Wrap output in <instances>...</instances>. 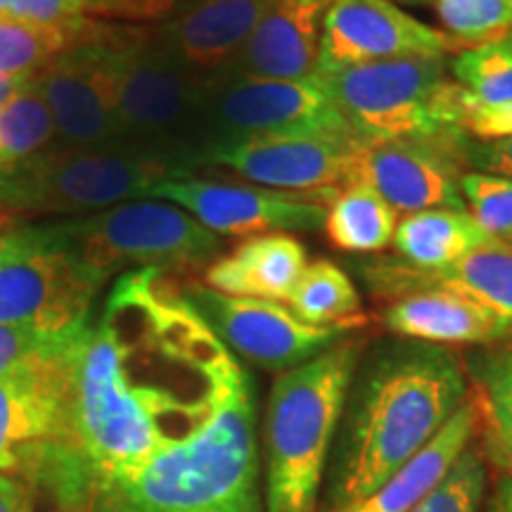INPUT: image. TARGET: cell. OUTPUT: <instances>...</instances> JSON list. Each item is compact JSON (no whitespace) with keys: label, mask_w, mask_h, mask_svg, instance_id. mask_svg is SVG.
Masks as SVG:
<instances>
[{"label":"cell","mask_w":512,"mask_h":512,"mask_svg":"<svg viewBox=\"0 0 512 512\" xmlns=\"http://www.w3.org/2000/svg\"><path fill=\"white\" fill-rule=\"evenodd\" d=\"M467 396L463 361L439 344H382L354 375L332 446L330 510L361 501L401 472Z\"/></svg>","instance_id":"6da1fadb"},{"label":"cell","mask_w":512,"mask_h":512,"mask_svg":"<svg viewBox=\"0 0 512 512\" xmlns=\"http://www.w3.org/2000/svg\"><path fill=\"white\" fill-rule=\"evenodd\" d=\"M76 512H266L254 389L240 366L214 413L136 475L95 486Z\"/></svg>","instance_id":"7a4b0ae2"},{"label":"cell","mask_w":512,"mask_h":512,"mask_svg":"<svg viewBox=\"0 0 512 512\" xmlns=\"http://www.w3.org/2000/svg\"><path fill=\"white\" fill-rule=\"evenodd\" d=\"M361 342L339 339L273 382L264 420L266 512H316Z\"/></svg>","instance_id":"3957f363"},{"label":"cell","mask_w":512,"mask_h":512,"mask_svg":"<svg viewBox=\"0 0 512 512\" xmlns=\"http://www.w3.org/2000/svg\"><path fill=\"white\" fill-rule=\"evenodd\" d=\"M192 174L174 152L136 145L48 147L0 171V211L15 221L76 216L147 197L166 178Z\"/></svg>","instance_id":"277c9868"},{"label":"cell","mask_w":512,"mask_h":512,"mask_svg":"<svg viewBox=\"0 0 512 512\" xmlns=\"http://www.w3.org/2000/svg\"><path fill=\"white\" fill-rule=\"evenodd\" d=\"M110 55L121 143L174 152L195 169L192 143L216 83L166 53L145 24L114 22Z\"/></svg>","instance_id":"5b68a950"},{"label":"cell","mask_w":512,"mask_h":512,"mask_svg":"<svg viewBox=\"0 0 512 512\" xmlns=\"http://www.w3.org/2000/svg\"><path fill=\"white\" fill-rule=\"evenodd\" d=\"M354 133L368 143L465 133L448 57H401L318 74Z\"/></svg>","instance_id":"8992f818"},{"label":"cell","mask_w":512,"mask_h":512,"mask_svg":"<svg viewBox=\"0 0 512 512\" xmlns=\"http://www.w3.org/2000/svg\"><path fill=\"white\" fill-rule=\"evenodd\" d=\"M105 280L64 245L53 223H15L0 242V325L74 335L88 325Z\"/></svg>","instance_id":"52a82bcc"},{"label":"cell","mask_w":512,"mask_h":512,"mask_svg":"<svg viewBox=\"0 0 512 512\" xmlns=\"http://www.w3.org/2000/svg\"><path fill=\"white\" fill-rule=\"evenodd\" d=\"M55 233L107 278L126 266L192 271L219 259L223 240L195 216L162 200L124 202L53 223Z\"/></svg>","instance_id":"ba28073f"},{"label":"cell","mask_w":512,"mask_h":512,"mask_svg":"<svg viewBox=\"0 0 512 512\" xmlns=\"http://www.w3.org/2000/svg\"><path fill=\"white\" fill-rule=\"evenodd\" d=\"M256 136L361 140L318 74L297 81L230 79L209 95L192 157L200 166L214 147Z\"/></svg>","instance_id":"9c48e42d"},{"label":"cell","mask_w":512,"mask_h":512,"mask_svg":"<svg viewBox=\"0 0 512 512\" xmlns=\"http://www.w3.org/2000/svg\"><path fill=\"white\" fill-rule=\"evenodd\" d=\"M110 19L91 17L74 46L36 74L62 147L124 145L114 105Z\"/></svg>","instance_id":"30bf717a"},{"label":"cell","mask_w":512,"mask_h":512,"mask_svg":"<svg viewBox=\"0 0 512 512\" xmlns=\"http://www.w3.org/2000/svg\"><path fill=\"white\" fill-rule=\"evenodd\" d=\"M147 197L185 209L219 238H254L266 233L323 230L328 204L335 195L235 185L188 174L166 178Z\"/></svg>","instance_id":"8fae6325"},{"label":"cell","mask_w":512,"mask_h":512,"mask_svg":"<svg viewBox=\"0 0 512 512\" xmlns=\"http://www.w3.org/2000/svg\"><path fill=\"white\" fill-rule=\"evenodd\" d=\"M467 138V133H453L387 143L361 140L349 185H368L403 216L427 209H465L460 181L467 174Z\"/></svg>","instance_id":"7c38bea8"},{"label":"cell","mask_w":512,"mask_h":512,"mask_svg":"<svg viewBox=\"0 0 512 512\" xmlns=\"http://www.w3.org/2000/svg\"><path fill=\"white\" fill-rule=\"evenodd\" d=\"M181 292L226 347L268 370L285 373L302 366L337 344L349 330L304 323L283 302L230 297L207 285H188Z\"/></svg>","instance_id":"4fadbf2b"},{"label":"cell","mask_w":512,"mask_h":512,"mask_svg":"<svg viewBox=\"0 0 512 512\" xmlns=\"http://www.w3.org/2000/svg\"><path fill=\"white\" fill-rule=\"evenodd\" d=\"M460 50L451 36L396 0H335L325 15L316 74L401 57H451Z\"/></svg>","instance_id":"5bb4252c"},{"label":"cell","mask_w":512,"mask_h":512,"mask_svg":"<svg viewBox=\"0 0 512 512\" xmlns=\"http://www.w3.org/2000/svg\"><path fill=\"white\" fill-rule=\"evenodd\" d=\"M361 140L318 136H256L207 152L202 164L221 166L261 188L337 195L351 178Z\"/></svg>","instance_id":"9a60e30c"},{"label":"cell","mask_w":512,"mask_h":512,"mask_svg":"<svg viewBox=\"0 0 512 512\" xmlns=\"http://www.w3.org/2000/svg\"><path fill=\"white\" fill-rule=\"evenodd\" d=\"M79 339L62 354L38 358L0 375V472L3 475L31 470L43 448L64 437L72 358Z\"/></svg>","instance_id":"2e32d148"},{"label":"cell","mask_w":512,"mask_h":512,"mask_svg":"<svg viewBox=\"0 0 512 512\" xmlns=\"http://www.w3.org/2000/svg\"><path fill=\"white\" fill-rule=\"evenodd\" d=\"M278 0H176L152 34L192 74L219 83Z\"/></svg>","instance_id":"e0dca14e"},{"label":"cell","mask_w":512,"mask_h":512,"mask_svg":"<svg viewBox=\"0 0 512 512\" xmlns=\"http://www.w3.org/2000/svg\"><path fill=\"white\" fill-rule=\"evenodd\" d=\"M332 3L335 0H278L219 83L230 79L297 81L316 74L325 15Z\"/></svg>","instance_id":"ac0fdd59"},{"label":"cell","mask_w":512,"mask_h":512,"mask_svg":"<svg viewBox=\"0 0 512 512\" xmlns=\"http://www.w3.org/2000/svg\"><path fill=\"white\" fill-rule=\"evenodd\" d=\"M382 323L396 337L439 347H489L512 335V325L489 306L444 287H425L392 299Z\"/></svg>","instance_id":"d6986e66"},{"label":"cell","mask_w":512,"mask_h":512,"mask_svg":"<svg viewBox=\"0 0 512 512\" xmlns=\"http://www.w3.org/2000/svg\"><path fill=\"white\" fill-rule=\"evenodd\" d=\"M366 275L377 292L392 294L394 299L425 287H444L467 294L512 325V245L508 242L489 238L456 264L434 271H420L403 261H389L370 266Z\"/></svg>","instance_id":"ffe728a7"},{"label":"cell","mask_w":512,"mask_h":512,"mask_svg":"<svg viewBox=\"0 0 512 512\" xmlns=\"http://www.w3.org/2000/svg\"><path fill=\"white\" fill-rule=\"evenodd\" d=\"M306 266L309 254L304 242L292 233L254 235L211 261L204 271V285L230 297L287 302Z\"/></svg>","instance_id":"44dd1931"},{"label":"cell","mask_w":512,"mask_h":512,"mask_svg":"<svg viewBox=\"0 0 512 512\" xmlns=\"http://www.w3.org/2000/svg\"><path fill=\"white\" fill-rule=\"evenodd\" d=\"M460 86L463 128L475 140L512 136V31L448 57Z\"/></svg>","instance_id":"7402d4cb"},{"label":"cell","mask_w":512,"mask_h":512,"mask_svg":"<svg viewBox=\"0 0 512 512\" xmlns=\"http://www.w3.org/2000/svg\"><path fill=\"white\" fill-rule=\"evenodd\" d=\"M479 430V411L475 401L467 399L444 430L434 437L401 472L384 482L361 501L330 512H411L444 482L460 453L475 441Z\"/></svg>","instance_id":"603a6c76"},{"label":"cell","mask_w":512,"mask_h":512,"mask_svg":"<svg viewBox=\"0 0 512 512\" xmlns=\"http://www.w3.org/2000/svg\"><path fill=\"white\" fill-rule=\"evenodd\" d=\"M486 240L467 209H427L401 216L392 247L406 266L434 271L456 264Z\"/></svg>","instance_id":"cb8c5ba5"},{"label":"cell","mask_w":512,"mask_h":512,"mask_svg":"<svg viewBox=\"0 0 512 512\" xmlns=\"http://www.w3.org/2000/svg\"><path fill=\"white\" fill-rule=\"evenodd\" d=\"M399 214L363 183H351L332 197L323 230L339 252L377 254L392 245Z\"/></svg>","instance_id":"d4e9b609"},{"label":"cell","mask_w":512,"mask_h":512,"mask_svg":"<svg viewBox=\"0 0 512 512\" xmlns=\"http://www.w3.org/2000/svg\"><path fill=\"white\" fill-rule=\"evenodd\" d=\"M287 306L318 328H351L358 323L361 294L354 280L332 261L318 259L304 268Z\"/></svg>","instance_id":"484cf974"},{"label":"cell","mask_w":512,"mask_h":512,"mask_svg":"<svg viewBox=\"0 0 512 512\" xmlns=\"http://www.w3.org/2000/svg\"><path fill=\"white\" fill-rule=\"evenodd\" d=\"M479 422L512 472V344L479 351L470 361Z\"/></svg>","instance_id":"4316f807"},{"label":"cell","mask_w":512,"mask_h":512,"mask_svg":"<svg viewBox=\"0 0 512 512\" xmlns=\"http://www.w3.org/2000/svg\"><path fill=\"white\" fill-rule=\"evenodd\" d=\"M53 140L55 124L46 98L38 91L36 79H29L0 114V171L48 150Z\"/></svg>","instance_id":"83f0119b"},{"label":"cell","mask_w":512,"mask_h":512,"mask_svg":"<svg viewBox=\"0 0 512 512\" xmlns=\"http://www.w3.org/2000/svg\"><path fill=\"white\" fill-rule=\"evenodd\" d=\"M83 27L76 31H62L36 27V24L19 22L12 17H0V76L34 79L64 50L74 46Z\"/></svg>","instance_id":"f1b7e54d"},{"label":"cell","mask_w":512,"mask_h":512,"mask_svg":"<svg viewBox=\"0 0 512 512\" xmlns=\"http://www.w3.org/2000/svg\"><path fill=\"white\" fill-rule=\"evenodd\" d=\"M441 31L460 48H475L512 31V0H434Z\"/></svg>","instance_id":"f546056e"},{"label":"cell","mask_w":512,"mask_h":512,"mask_svg":"<svg viewBox=\"0 0 512 512\" xmlns=\"http://www.w3.org/2000/svg\"><path fill=\"white\" fill-rule=\"evenodd\" d=\"M486 496V463L472 441L460 453L448 475L411 512H482Z\"/></svg>","instance_id":"4dcf8cb0"},{"label":"cell","mask_w":512,"mask_h":512,"mask_svg":"<svg viewBox=\"0 0 512 512\" xmlns=\"http://www.w3.org/2000/svg\"><path fill=\"white\" fill-rule=\"evenodd\" d=\"M465 209L489 238L512 245V181L503 176L467 171L460 181Z\"/></svg>","instance_id":"1f68e13d"},{"label":"cell","mask_w":512,"mask_h":512,"mask_svg":"<svg viewBox=\"0 0 512 512\" xmlns=\"http://www.w3.org/2000/svg\"><path fill=\"white\" fill-rule=\"evenodd\" d=\"M83 330L74 332V335L53 337L41 335V332L36 330L15 328V325H0V375L24 366V363L38 361V358L62 354V351L74 347V342L81 337Z\"/></svg>","instance_id":"d6a6232c"},{"label":"cell","mask_w":512,"mask_h":512,"mask_svg":"<svg viewBox=\"0 0 512 512\" xmlns=\"http://www.w3.org/2000/svg\"><path fill=\"white\" fill-rule=\"evenodd\" d=\"M8 17L62 31H76L91 19L83 0H10Z\"/></svg>","instance_id":"836d02e7"},{"label":"cell","mask_w":512,"mask_h":512,"mask_svg":"<svg viewBox=\"0 0 512 512\" xmlns=\"http://www.w3.org/2000/svg\"><path fill=\"white\" fill-rule=\"evenodd\" d=\"M91 17L110 19V22L147 24L162 22L174 8L176 0H83Z\"/></svg>","instance_id":"e575fe53"},{"label":"cell","mask_w":512,"mask_h":512,"mask_svg":"<svg viewBox=\"0 0 512 512\" xmlns=\"http://www.w3.org/2000/svg\"><path fill=\"white\" fill-rule=\"evenodd\" d=\"M465 157L467 166H472V171L503 176L512 181V136L501 140L467 138Z\"/></svg>","instance_id":"d590c367"},{"label":"cell","mask_w":512,"mask_h":512,"mask_svg":"<svg viewBox=\"0 0 512 512\" xmlns=\"http://www.w3.org/2000/svg\"><path fill=\"white\" fill-rule=\"evenodd\" d=\"M0 512H34L31 491L3 472H0Z\"/></svg>","instance_id":"8d00e7d4"},{"label":"cell","mask_w":512,"mask_h":512,"mask_svg":"<svg viewBox=\"0 0 512 512\" xmlns=\"http://www.w3.org/2000/svg\"><path fill=\"white\" fill-rule=\"evenodd\" d=\"M482 512H512V472L498 477L489 496H484Z\"/></svg>","instance_id":"74e56055"},{"label":"cell","mask_w":512,"mask_h":512,"mask_svg":"<svg viewBox=\"0 0 512 512\" xmlns=\"http://www.w3.org/2000/svg\"><path fill=\"white\" fill-rule=\"evenodd\" d=\"M27 81L29 79H12V76H0V114H3L5 105H8V102L12 100V95H15Z\"/></svg>","instance_id":"f35d334b"},{"label":"cell","mask_w":512,"mask_h":512,"mask_svg":"<svg viewBox=\"0 0 512 512\" xmlns=\"http://www.w3.org/2000/svg\"><path fill=\"white\" fill-rule=\"evenodd\" d=\"M12 226H15V219H10L8 214H3V211H0V242H3V235L8 233Z\"/></svg>","instance_id":"ab89813d"},{"label":"cell","mask_w":512,"mask_h":512,"mask_svg":"<svg viewBox=\"0 0 512 512\" xmlns=\"http://www.w3.org/2000/svg\"><path fill=\"white\" fill-rule=\"evenodd\" d=\"M10 12V0H0V17H8Z\"/></svg>","instance_id":"60d3db41"},{"label":"cell","mask_w":512,"mask_h":512,"mask_svg":"<svg viewBox=\"0 0 512 512\" xmlns=\"http://www.w3.org/2000/svg\"><path fill=\"white\" fill-rule=\"evenodd\" d=\"M399 3V0H396ZM401 3H408V5H427V3H434V0H401Z\"/></svg>","instance_id":"b9f144b4"}]
</instances>
